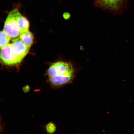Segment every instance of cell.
<instances>
[{
	"label": "cell",
	"instance_id": "obj_1",
	"mask_svg": "<svg viewBox=\"0 0 134 134\" xmlns=\"http://www.w3.org/2000/svg\"><path fill=\"white\" fill-rule=\"evenodd\" d=\"M19 13L17 8L10 12L4 25L3 31L13 42L19 39L21 33L17 23V19Z\"/></svg>",
	"mask_w": 134,
	"mask_h": 134
},
{
	"label": "cell",
	"instance_id": "obj_2",
	"mask_svg": "<svg viewBox=\"0 0 134 134\" xmlns=\"http://www.w3.org/2000/svg\"><path fill=\"white\" fill-rule=\"evenodd\" d=\"M0 61L4 64L11 66L17 65L22 60L13 52L11 43L0 48Z\"/></svg>",
	"mask_w": 134,
	"mask_h": 134
},
{
	"label": "cell",
	"instance_id": "obj_3",
	"mask_svg": "<svg viewBox=\"0 0 134 134\" xmlns=\"http://www.w3.org/2000/svg\"><path fill=\"white\" fill-rule=\"evenodd\" d=\"M73 71L74 70L71 65L66 62L59 61L53 63L50 66L47 74L50 77Z\"/></svg>",
	"mask_w": 134,
	"mask_h": 134
},
{
	"label": "cell",
	"instance_id": "obj_4",
	"mask_svg": "<svg viewBox=\"0 0 134 134\" xmlns=\"http://www.w3.org/2000/svg\"><path fill=\"white\" fill-rule=\"evenodd\" d=\"M74 77V71L69 72L64 74L49 77V81L53 86H62L69 83Z\"/></svg>",
	"mask_w": 134,
	"mask_h": 134
},
{
	"label": "cell",
	"instance_id": "obj_5",
	"mask_svg": "<svg viewBox=\"0 0 134 134\" xmlns=\"http://www.w3.org/2000/svg\"><path fill=\"white\" fill-rule=\"evenodd\" d=\"M125 0H96L99 7L109 10L116 11L123 7Z\"/></svg>",
	"mask_w": 134,
	"mask_h": 134
},
{
	"label": "cell",
	"instance_id": "obj_6",
	"mask_svg": "<svg viewBox=\"0 0 134 134\" xmlns=\"http://www.w3.org/2000/svg\"><path fill=\"white\" fill-rule=\"evenodd\" d=\"M11 44L13 52L22 60L27 54L30 47L26 46L20 39L13 42Z\"/></svg>",
	"mask_w": 134,
	"mask_h": 134
},
{
	"label": "cell",
	"instance_id": "obj_7",
	"mask_svg": "<svg viewBox=\"0 0 134 134\" xmlns=\"http://www.w3.org/2000/svg\"><path fill=\"white\" fill-rule=\"evenodd\" d=\"M17 23L18 28L21 33L29 30L30 26L29 21L26 18L19 13L17 19Z\"/></svg>",
	"mask_w": 134,
	"mask_h": 134
},
{
	"label": "cell",
	"instance_id": "obj_8",
	"mask_svg": "<svg viewBox=\"0 0 134 134\" xmlns=\"http://www.w3.org/2000/svg\"><path fill=\"white\" fill-rule=\"evenodd\" d=\"M20 39L26 46L30 47L33 43L34 37L33 33L28 30L21 33Z\"/></svg>",
	"mask_w": 134,
	"mask_h": 134
},
{
	"label": "cell",
	"instance_id": "obj_9",
	"mask_svg": "<svg viewBox=\"0 0 134 134\" xmlns=\"http://www.w3.org/2000/svg\"><path fill=\"white\" fill-rule=\"evenodd\" d=\"M10 40L4 31H0V48H4L9 44Z\"/></svg>",
	"mask_w": 134,
	"mask_h": 134
},
{
	"label": "cell",
	"instance_id": "obj_10",
	"mask_svg": "<svg viewBox=\"0 0 134 134\" xmlns=\"http://www.w3.org/2000/svg\"><path fill=\"white\" fill-rule=\"evenodd\" d=\"M47 133L49 134L54 133L56 130V126L52 122H50L47 124L46 126Z\"/></svg>",
	"mask_w": 134,
	"mask_h": 134
}]
</instances>
